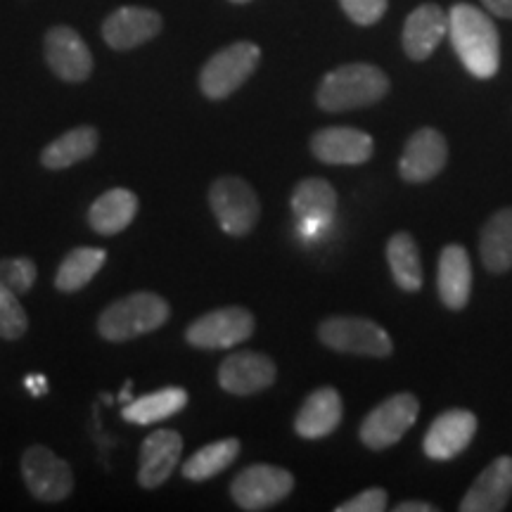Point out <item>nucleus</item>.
I'll return each mask as SVG.
<instances>
[{
	"label": "nucleus",
	"instance_id": "1",
	"mask_svg": "<svg viewBox=\"0 0 512 512\" xmlns=\"http://www.w3.org/2000/svg\"><path fill=\"white\" fill-rule=\"evenodd\" d=\"M448 36L465 69L477 79H491L501 64V38L496 24L475 5L458 3L448 12Z\"/></svg>",
	"mask_w": 512,
	"mask_h": 512
},
{
	"label": "nucleus",
	"instance_id": "2",
	"mask_svg": "<svg viewBox=\"0 0 512 512\" xmlns=\"http://www.w3.org/2000/svg\"><path fill=\"white\" fill-rule=\"evenodd\" d=\"M389 93V79L380 67L368 62H351L323 76L316 102L325 112H349L370 107Z\"/></svg>",
	"mask_w": 512,
	"mask_h": 512
},
{
	"label": "nucleus",
	"instance_id": "3",
	"mask_svg": "<svg viewBox=\"0 0 512 512\" xmlns=\"http://www.w3.org/2000/svg\"><path fill=\"white\" fill-rule=\"evenodd\" d=\"M171 306L157 292H133L117 299L98 316V332L107 342H128L162 328Z\"/></svg>",
	"mask_w": 512,
	"mask_h": 512
},
{
	"label": "nucleus",
	"instance_id": "4",
	"mask_svg": "<svg viewBox=\"0 0 512 512\" xmlns=\"http://www.w3.org/2000/svg\"><path fill=\"white\" fill-rule=\"evenodd\" d=\"M261 48L252 41H238L219 50L204 62L200 72V91L209 100H226L256 72Z\"/></svg>",
	"mask_w": 512,
	"mask_h": 512
},
{
	"label": "nucleus",
	"instance_id": "5",
	"mask_svg": "<svg viewBox=\"0 0 512 512\" xmlns=\"http://www.w3.org/2000/svg\"><path fill=\"white\" fill-rule=\"evenodd\" d=\"M209 207L230 238H245L261 219L259 197L252 185L238 176H223L211 183Z\"/></svg>",
	"mask_w": 512,
	"mask_h": 512
},
{
	"label": "nucleus",
	"instance_id": "6",
	"mask_svg": "<svg viewBox=\"0 0 512 512\" xmlns=\"http://www.w3.org/2000/svg\"><path fill=\"white\" fill-rule=\"evenodd\" d=\"M318 339L339 354L387 358L394 351L392 337L387 335L382 325L358 316L325 318L318 325Z\"/></svg>",
	"mask_w": 512,
	"mask_h": 512
},
{
	"label": "nucleus",
	"instance_id": "7",
	"mask_svg": "<svg viewBox=\"0 0 512 512\" xmlns=\"http://www.w3.org/2000/svg\"><path fill=\"white\" fill-rule=\"evenodd\" d=\"M254 332V316L242 306H226V309L207 311L204 316L192 320L185 330V342L195 349L216 351L233 349L247 342Z\"/></svg>",
	"mask_w": 512,
	"mask_h": 512
},
{
	"label": "nucleus",
	"instance_id": "8",
	"mask_svg": "<svg viewBox=\"0 0 512 512\" xmlns=\"http://www.w3.org/2000/svg\"><path fill=\"white\" fill-rule=\"evenodd\" d=\"M294 489L292 472L278 465L256 463L242 470L230 484V496L238 503V508L259 512L268 510L280 501H285Z\"/></svg>",
	"mask_w": 512,
	"mask_h": 512
},
{
	"label": "nucleus",
	"instance_id": "9",
	"mask_svg": "<svg viewBox=\"0 0 512 512\" xmlns=\"http://www.w3.org/2000/svg\"><path fill=\"white\" fill-rule=\"evenodd\" d=\"M418 413L420 401L413 394H394L366 415L358 437L373 451H384V448L399 444L403 434L415 425Z\"/></svg>",
	"mask_w": 512,
	"mask_h": 512
},
{
	"label": "nucleus",
	"instance_id": "10",
	"mask_svg": "<svg viewBox=\"0 0 512 512\" xmlns=\"http://www.w3.org/2000/svg\"><path fill=\"white\" fill-rule=\"evenodd\" d=\"M22 477L31 496L41 503H60L74 489L72 467L43 444H34L24 451Z\"/></svg>",
	"mask_w": 512,
	"mask_h": 512
},
{
	"label": "nucleus",
	"instance_id": "11",
	"mask_svg": "<svg viewBox=\"0 0 512 512\" xmlns=\"http://www.w3.org/2000/svg\"><path fill=\"white\" fill-rule=\"evenodd\" d=\"M43 55L57 79L64 83H83L93 74V55L81 34L67 24H57L46 31Z\"/></svg>",
	"mask_w": 512,
	"mask_h": 512
},
{
	"label": "nucleus",
	"instance_id": "12",
	"mask_svg": "<svg viewBox=\"0 0 512 512\" xmlns=\"http://www.w3.org/2000/svg\"><path fill=\"white\" fill-rule=\"evenodd\" d=\"M164 19L157 10L140 8V5H124L117 8L102 22V41L112 50L126 53V50L140 48L159 36Z\"/></svg>",
	"mask_w": 512,
	"mask_h": 512
},
{
	"label": "nucleus",
	"instance_id": "13",
	"mask_svg": "<svg viewBox=\"0 0 512 512\" xmlns=\"http://www.w3.org/2000/svg\"><path fill=\"white\" fill-rule=\"evenodd\" d=\"M448 159L446 138L437 128H420L408 138L399 159V174L406 183H427L444 171Z\"/></svg>",
	"mask_w": 512,
	"mask_h": 512
},
{
	"label": "nucleus",
	"instance_id": "14",
	"mask_svg": "<svg viewBox=\"0 0 512 512\" xmlns=\"http://www.w3.org/2000/svg\"><path fill=\"white\" fill-rule=\"evenodd\" d=\"M375 140L366 131L349 126H330L320 128L311 138V152L318 162L323 164H344L356 166L366 164L373 157Z\"/></svg>",
	"mask_w": 512,
	"mask_h": 512
},
{
	"label": "nucleus",
	"instance_id": "15",
	"mask_svg": "<svg viewBox=\"0 0 512 512\" xmlns=\"http://www.w3.org/2000/svg\"><path fill=\"white\" fill-rule=\"evenodd\" d=\"M477 434V415L465 408H451L437 415L425 434L422 448L432 460H453L472 444Z\"/></svg>",
	"mask_w": 512,
	"mask_h": 512
},
{
	"label": "nucleus",
	"instance_id": "16",
	"mask_svg": "<svg viewBox=\"0 0 512 512\" xmlns=\"http://www.w3.org/2000/svg\"><path fill=\"white\" fill-rule=\"evenodd\" d=\"M278 377V368L266 354L259 351H235L219 368V384L228 394L249 396L271 387Z\"/></svg>",
	"mask_w": 512,
	"mask_h": 512
},
{
	"label": "nucleus",
	"instance_id": "17",
	"mask_svg": "<svg viewBox=\"0 0 512 512\" xmlns=\"http://www.w3.org/2000/svg\"><path fill=\"white\" fill-rule=\"evenodd\" d=\"M183 453V437L176 430H155L140 446L138 484L143 489H159L176 470Z\"/></svg>",
	"mask_w": 512,
	"mask_h": 512
},
{
	"label": "nucleus",
	"instance_id": "18",
	"mask_svg": "<svg viewBox=\"0 0 512 512\" xmlns=\"http://www.w3.org/2000/svg\"><path fill=\"white\" fill-rule=\"evenodd\" d=\"M512 498V458L501 456L484 467V472L467 489L460 512H501Z\"/></svg>",
	"mask_w": 512,
	"mask_h": 512
},
{
	"label": "nucleus",
	"instance_id": "19",
	"mask_svg": "<svg viewBox=\"0 0 512 512\" xmlns=\"http://www.w3.org/2000/svg\"><path fill=\"white\" fill-rule=\"evenodd\" d=\"M448 34V12L425 3L415 8L403 24V50L415 62L427 60Z\"/></svg>",
	"mask_w": 512,
	"mask_h": 512
},
{
	"label": "nucleus",
	"instance_id": "20",
	"mask_svg": "<svg viewBox=\"0 0 512 512\" xmlns=\"http://www.w3.org/2000/svg\"><path fill=\"white\" fill-rule=\"evenodd\" d=\"M344 415L342 396L335 387H318L306 396L294 418V432L304 439H323L339 427Z\"/></svg>",
	"mask_w": 512,
	"mask_h": 512
},
{
	"label": "nucleus",
	"instance_id": "21",
	"mask_svg": "<svg viewBox=\"0 0 512 512\" xmlns=\"http://www.w3.org/2000/svg\"><path fill=\"white\" fill-rule=\"evenodd\" d=\"M439 297L451 311H463L472 294V264L463 245H448L439 256Z\"/></svg>",
	"mask_w": 512,
	"mask_h": 512
},
{
	"label": "nucleus",
	"instance_id": "22",
	"mask_svg": "<svg viewBox=\"0 0 512 512\" xmlns=\"http://www.w3.org/2000/svg\"><path fill=\"white\" fill-rule=\"evenodd\" d=\"M136 214H138L136 192L126 188H112L102 192L98 200L91 204V209H88V223H91L95 233L112 238V235H117L121 230L131 226L133 219H136Z\"/></svg>",
	"mask_w": 512,
	"mask_h": 512
},
{
	"label": "nucleus",
	"instance_id": "23",
	"mask_svg": "<svg viewBox=\"0 0 512 512\" xmlns=\"http://www.w3.org/2000/svg\"><path fill=\"white\" fill-rule=\"evenodd\" d=\"M290 204L299 221L320 226L337 214V190L325 178H304L292 190Z\"/></svg>",
	"mask_w": 512,
	"mask_h": 512
},
{
	"label": "nucleus",
	"instance_id": "24",
	"mask_svg": "<svg viewBox=\"0 0 512 512\" xmlns=\"http://www.w3.org/2000/svg\"><path fill=\"white\" fill-rule=\"evenodd\" d=\"M479 254L489 273L503 275L512 268V207L496 211L484 223L479 238Z\"/></svg>",
	"mask_w": 512,
	"mask_h": 512
},
{
	"label": "nucleus",
	"instance_id": "25",
	"mask_svg": "<svg viewBox=\"0 0 512 512\" xmlns=\"http://www.w3.org/2000/svg\"><path fill=\"white\" fill-rule=\"evenodd\" d=\"M98 145L100 136L93 126H76L43 147L41 164L50 171L69 169V166L93 157L98 152Z\"/></svg>",
	"mask_w": 512,
	"mask_h": 512
},
{
	"label": "nucleus",
	"instance_id": "26",
	"mask_svg": "<svg viewBox=\"0 0 512 512\" xmlns=\"http://www.w3.org/2000/svg\"><path fill=\"white\" fill-rule=\"evenodd\" d=\"M188 406V392L181 387H164L159 392H152L140 399L126 403L121 418L133 425H155L171 415L181 413Z\"/></svg>",
	"mask_w": 512,
	"mask_h": 512
},
{
	"label": "nucleus",
	"instance_id": "27",
	"mask_svg": "<svg viewBox=\"0 0 512 512\" xmlns=\"http://www.w3.org/2000/svg\"><path fill=\"white\" fill-rule=\"evenodd\" d=\"M107 252L100 247H76L62 259L60 268L55 273V287L64 294L79 292L86 287L100 268L105 266Z\"/></svg>",
	"mask_w": 512,
	"mask_h": 512
},
{
	"label": "nucleus",
	"instance_id": "28",
	"mask_svg": "<svg viewBox=\"0 0 512 512\" xmlns=\"http://www.w3.org/2000/svg\"><path fill=\"white\" fill-rule=\"evenodd\" d=\"M387 264L394 283L403 292H418L422 287V261L418 242L411 233H394L387 242Z\"/></svg>",
	"mask_w": 512,
	"mask_h": 512
},
{
	"label": "nucleus",
	"instance_id": "29",
	"mask_svg": "<svg viewBox=\"0 0 512 512\" xmlns=\"http://www.w3.org/2000/svg\"><path fill=\"white\" fill-rule=\"evenodd\" d=\"M240 439H221L202 446L183 463V477L188 482H207V479L221 475L240 456Z\"/></svg>",
	"mask_w": 512,
	"mask_h": 512
},
{
	"label": "nucleus",
	"instance_id": "30",
	"mask_svg": "<svg viewBox=\"0 0 512 512\" xmlns=\"http://www.w3.org/2000/svg\"><path fill=\"white\" fill-rule=\"evenodd\" d=\"M27 330L29 316L24 311V306L19 304V297L5 285H0V337L15 342V339H22L27 335Z\"/></svg>",
	"mask_w": 512,
	"mask_h": 512
},
{
	"label": "nucleus",
	"instance_id": "31",
	"mask_svg": "<svg viewBox=\"0 0 512 512\" xmlns=\"http://www.w3.org/2000/svg\"><path fill=\"white\" fill-rule=\"evenodd\" d=\"M36 264L27 256H12V259H0V285L8 287L10 292L27 294L36 283Z\"/></svg>",
	"mask_w": 512,
	"mask_h": 512
},
{
	"label": "nucleus",
	"instance_id": "32",
	"mask_svg": "<svg viewBox=\"0 0 512 512\" xmlns=\"http://www.w3.org/2000/svg\"><path fill=\"white\" fill-rule=\"evenodd\" d=\"M339 5L358 27H373L387 12V0H339Z\"/></svg>",
	"mask_w": 512,
	"mask_h": 512
},
{
	"label": "nucleus",
	"instance_id": "33",
	"mask_svg": "<svg viewBox=\"0 0 512 512\" xmlns=\"http://www.w3.org/2000/svg\"><path fill=\"white\" fill-rule=\"evenodd\" d=\"M337 512H384L387 510V491L384 489H366L361 494L339 503Z\"/></svg>",
	"mask_w": 512,
	"mask_h": 512
},
{
	"label": "nucleus",
	"instance_id": "34",
	"mask_svg": "<svg viewBox=\"0 0 512 512\" xmlns=\"http://www.w3.org/2000/svg\"><path fill=\"white\" fill-rule=\"evenodd\" d=\"M486 5V10L494 12L498 17L512 19V0H482Z\"/></svg>",
	"mask_w": 512,
	"mask_h": 512
},
{
	"label": "nucleus",
	"instance_id": "35",
	"mask_svg": "<svg viewBox=\"0 0 512 512\" xmlns=\"http://www.w3.org/2000/svg\"><path fill=\"white\" fill-rule=\"evenodd\" d=\"M432 503H425V501H406V503H399L394 508V512H434Z\"/></svg>",
	"mask_w": 512,
	"mask_h": 512
},
{
	"label": "nucleus",
	"instance_id": "36",
	"mask_svg": "<svg viewBox=\"0 0 512 512\" xmlns=\"http://www.w3.org/2000/svg\"><path fill=\"white\" fill-rule=\"evenodd\" d=\"M24 384H27V389H29V392L34 394V396H43V394L48 392V384H46V380H43L41 375H31V377H27V382H24Z\"/></svg>",
	"mask_w": 512,
	"mask_h": 512
},
{
	"label": "nucleus",
	"instance_id": "37",
	"mask_svg": "<svg viewBox=\"0 0 512 512\" xmlns=\"http://www.w3.org/2000/svg\"><path fill=\"white\" fill-rule=\"evenodd\" d=\"M131 389H133V384H131V382H126L124 392H121V401H124V403H128V396H131Z\"/></svg>",
	"mask_w": 512,
	"mask_h": 512
},
{
	"label": "nucleus",
	"instance_id": "38",
	"mask_svg": "<svg viewBox=\"0 0 512 512\" xmlns=\"http://www.w3.org/2000/svg\"><path fill=\"white\" fill-rule=\"evenodd\" d=\"M230 3H235V5H240V3H249V0H230Z\"/></svg>",
	"mask_w": 512,
	"mask_h": 512
}]
</instances>
